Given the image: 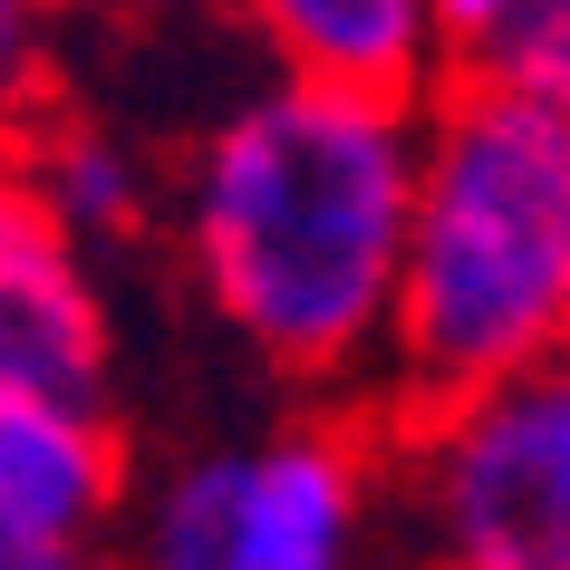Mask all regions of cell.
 Instances as JSON below:
<instances>
[{"label":"cell","mask_w":570,"mask_h":570,"mask_svg":"<svg viewBox=\"0 0 570 570\" xmlns=\"http://www.w3.org/2000/svg\"><path fill=\"white\" fill-rule=\"evenodd\" d=\"M416 97L271 78L194 146L184 242L213 309L291 377H358L387 348L416 194Z\"/></svg>","instance_id":"1"},{"label":"cell","mask_w":570,"mask_h":570,"mask_svg":"<svg viewBox=\"0 0 570 570\" xmlns=\"http://www.w3.org/2000/svg\"><path fill=\"white\" fill-rule=\"evenodd\" d=\"M570 330V97L493 78L416 126V194L396 242L387 367L416 406L551 367Z\"/></svg>","instance_id":"2"},{"label":"cell","mask_w":570,"mask_h":570,"mask_svg":"<svg viewBox=\"0 0 570 570\" xmlns=\"http://www.w3.org/2000/svg\"><path fill=\"white\" fill-rule=\"evenodd\" d=\"M425 512L445 570H570V387L512 367L435 406Z\"/></svg>","instance_id":"3"},{"label":"cell","mask_w":570,"mask_h":570,"mask_svg":"<svg viewBox=\"0 0 570 570\" xmlns=\"http://www.w3.org/2000/svg\"><path fill=\"white\" fill-rule=\"evenodd\" d=\"M367 474L338 435H271L184 464L146 512V570H348Z\"/></svg>","instance_id":"4"},{"label":"cell","mask_w":570,"mask_h":570,"mask_svg":"<svg viewBox=\"0 0 570 570\" xmlns=\"http://www.w3.org/2000/svg\"><path fill=\"white\" fill-rule=\"evenodd\" d=\"M0 396L107 406V309L88 291V262L10 165H0Z\"/></svg>","instance_id":"5"},{"label":"cell","mask_w":570,"mask_h":570,"mask_svg":"<svg viewBox=\"0 0 570 570\" xmlns=\"http://www.w3.org/2000/svg\"><path fill=\"white\" fill-rule=\"evenodd\" d=\"M233 10L291 78L416 97L425 68H435V10L425 0H233Z\"/></svg>","instance_id":"6"},{"label":"cell","mask_w":570,"mask_h":570,"mask_svg":"<svg viewBox=\"0 0 570 570\" xmlns=\"http://www.w3.org/2000/svg\"><path fill=\"white\" fill-rule=\"evenodd\" d=\"M117 503V445L97 406L0 396V522L49 541H88Z\"/></svg>","instance_id":"7"},{"label":"cell","mask_w":570,"mask_h":570,"mask_svg":"<svg viewBox=\"0 0 570 570\" xmlns=\"http://www.w3.org/2000/svg\"><path fill=\"white\" fill-rule=\"evenodd\" d=\"M0 165L30 184V204L49 213L68 242H117V233H136V223H146V194H155L126 136H107V126H59L49 107L10 136Z\"/></svg>","instance_id":"8"},{"label":"cell","mask_w":570,"mask_h":570,"mask_svg":"<svg viewBox=\"0 0 570 570\" xmlns=\"http://www.w3.org/2000/svg\"><path fill=\"white\" fill-rule=\"evenodd\" d=\"M464 59H474V78H493V88L570 97V0H512Z\"/></svg>","instance_id":"9"},{"label":"cell","mask_w":570,"mask_h":570,"mask_svg":"<svg viewBox=\"0 0 570 570\" xmlns=\"http://www.w3.org/2000/svg\"><path fill=\"white\" fill-rule=\"evenodd\" d=\"M49 0H0V155L49 107Z\"/></svg>","instance_id":"10"},{"label":"cell","mask_w":570,"mask_h":570,"mask_svg":"<svg viewBox=\"0 0 570 570\" xmlns=\"http://www.w3.org/2000/svg\"><path fill=\"white\" fill-rule=\"evenodd\" d=\"M0 570H97V561H88V541H49V532L0 522Z\"/></svg>","instance_id":"11"},{"label":"cell","mask_w":570,"mask_h":570,"mask_svg":"<svg viewBox=\"0 0 570 570\" xmlns=\"http://www.w3.org/2000/svg\"><path fill=\"white\" fill-rule=\"evenodd\" d=\"M425 10H435V49H474L512 0H425Z\"/></svg>","instance_id":"12"}]
</instances>
